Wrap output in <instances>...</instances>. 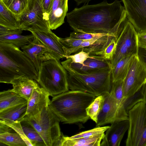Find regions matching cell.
<instances>
[{
	"mask_svg": "<svg viewBox=\"0 0 146 146\" xmlns=\"http://www.w3.org/2000/svg\"><path fill=\"white\" fill-rule=\"evenodd\" d=\"M121 2L115 0L108 3L105 0L95 4H84L67 13V22L74 31L117 35L127 18Z\"/></svg>",
	"mask_w": 146,
	"mask_h": 146,
	"instance_id": "cell-1",
	"label": "cell"
},
{
	"mask_svg": "<svg viewBox=\"0 0 146 146\" xmlns=\"http://www.w3.org/2000/svg\"><path fill=\"white\" fill-rule=\"evenodd\" d=\"M96 97L84 92L68 90L52 96L48 107L64 123H84L90 118L86 109Z\"/></svg>",
	"mask_w": 146,
	"mask_h": 146,
	"instance_id": "cell-2",
	"label": "cell"
},
{
	"mask_svg": "<svg viewBox=\"0 0 146 146\" xmlns=\"http://www.w3.org/2000/svg\"><path fill=\"white\" fill-rule=\"evenodd\" d=\"M38 73L31 60L19 48L0 43V82L10 84L13 80L25 77L37 81Z\"/></svg>",
	"mask_w": 146,
	"mask_h": 146,
	"instance_id": "cell-3",
	"label": "cell"
},
{
	"mask_svg": "<svg viewBox=\"0 0 146 146\" xmlns=\"http://www.w3.org/2000/svg\"><path fill=\"white\" fill-rule=\"evenodd\" d=\"M62 66L67 72L69 88L71 90L84 92L96 97L110 92L112 85V68L82 74L67 65Z\"/></svg>",
	"mask_w": 146,
	"mask_h": 146,
	"instance_id": "cell-4",
	"label": "cell"
},
{
	"mask_svg": "<svg viewBox=\"0 0 146 146\" xmlns=\"http://www.w3.org/2000/svg\"><path fill=\"white\" fill-rule=\"evenodd\" d=\"M38 73L37 82L50 96H53L68 91L67 72L56 59L42 62Z\"/></svg>",
	"mask_w": 146,
	"mask_h": 146,
	"instance_id": "cell-5",
	"label": "cell"
},
{
	"mask_svg": "<svg viewBox=\"0 0 146 146\" xmlns=\"http://www.w3.org/2000/svg\"><path fill=\"white\" fill-rule=\"evenodd\" d=\"M22 121L30 124L36 130L46 146H56L61 136L60 120L48 106L34 117L25 116Z\"/></svg>",
	"mask_w": 146,
	"mask_h": 146,
	"instance_id": "cell-6",
	"label": "cell"
},
{
	"mask_svg": "<svg viewBox=\"0 0 146 146\" xmlns=\"http://www.w3.org/2000/svg\"><path fill=\"white\" fill-rule=\"evenodd\" d=\"M127 146H146V103L141 101L128 112Z\"/></svg>",
	"mask_w": 146,
	"mask_h": 146,
	"instance_id": "cell-7",
	"label": "cell"
},
{
	"mask_svg": "<svg viewBox=\"0 0 146 146\" xmlns=\"http://www.w3.org/2000/svg\"><path fill=\"white\" fill-rule=\"evenodd\" d=\"M19 29L22 31L51 32L42 0H29L26 9L19 17Z\"/></svg>",
	"mask_w": 146,
	"mask_h": 146,
	"instance_id": "cell-8",
	"label": "cell"
},
{
	"mask_svg": "<svg viewBox=\"0 0 146 146\" xmlns=\"http://www.w3.org/2000/svg\"><path fill=\"white\" fill-rule=\"evenodd\" d=\"M116 50L110 62L112 68L122 58L138 55V33L132 24L126 20L116 38Z\"/></svg>",
	"mask_w": 146,
	"mask_h": 146,
	"instance_id": "cell-9",
	"label": "cell"
},
{
	"mask_svg": "<svg viewBox=\"0 0 146 146\" xmlns=\"http://www.w3.org/2000/svg\"><path fill=\"white\" fill-rule=\"evenodd\" d=\"M146 82V68L138 55L135 56L123 80L124 99L136 93Z\"/></svg>",
	"mask_w": 146,
	"mask_h": 146,
	"instance_id": "cell-10",
	"label": "cell"
},
{
	"mask_svg": "<svg viewBox=\"0 0 146 146\" xmlns=\"http://www.w3.org/2000/svg\"><path fill=\"white\" fill-rule=\"evenodd\" d=\"M103 96L104 101L98 116L97 126L128 119V114L125 111L123 104L116 100L110 92Z\"/></svg>",
	"mask_w": 146,
	"mask_h": 146,
	"instance_id": "cell-11",
	"label": "cell"
},
{
	"mask_svg": "<svg viewBox=\"0 0 146 146\" xmlns=\"http://www.w3.org/2000/svg\"><path fill=\"white\" fill-rule=\"evenodd\" d=\"M127 18L138 33L146 32V0H121Z\"/></svg>",
	"mask_w": 146,
	"mask_h": 146,
	"instance_id": "cell-12",
	"label": "cell"
},
{
	"mask_svg": "<svg viewBox=\"0 0 146 146\" xmlns=\"http://www.w3.org/2000/svg\"><path fill=\"white\" fill-rule=\"evenodd\" d=\"M61 64L67 65L74 71L82 74H90L105 69L112 68L110 61L98 56H92L82 64L73 62L70 58L62 62Z\"/></svg>",
	"mask_w": 146,
	"mask_h": 146,
	"instance_id": "cell-13",
	"label": "cell"
},
{
	"mask_svg": "<svg viewBox=\"0 0 146 146\" xmlns=\"http://www.w3.org/2000/svg\"><path fill=\"white\" fill-rule=\"evenodd\" d=\"M21 49L33 63L37 72L42 62L55 58L47 48L35 36L29 44Z\"/></svg>",
	"mask_w": 146,
	"mask_h": 146,
	"instance_id": "cell-14",
	"label": "cell"
},
{
	"mask_svg": "<svg viewBox=\"0 0 146 146\" xmlns=\"http://www.w3.org/2000/svg\"><path fill=\"white\" fill-rule=\"evenodd\" d=\"M49 94L42 87L39 86L35 89L27 101L26 116L34 117L48 106L50 102Z\"/></svg>",
	"mask_w": 146,
	"mask_h": 146,
	"instance_id": "cell-15",
	"label": "cell"
},
{
	"mask_svg": "<svg viewBox=\"0 0 146 146\" xmlns=\"http://www.w3.org/2000/svg\"><path fill=\"white\" fill-rule=\"evenodd\" d=\"M129 126L128 119L115 121L107 130L100 146H119Z\"/></svg>",
	"mask_w": 146,
	"mask_h": 146,
	"instance_id": "cell-16",
	"label": "cell"
},
{
	"mask_svg": "<svg viewBox=\"0 0 146 146\" xmlns=\"http://www.w3.org/2000/svg\"><path fill=\"white\" fill-rule=\"evenodd\" d=\"M31 32L47 48L54 58L59 61L60 59L65 58L63 46L59 40V37L52 31Z\"/></svg>",
	"mask_w": 146,
	"mask_h": 146,
	"instance_id": "cell-17",
	"label": "cell"
},
{
	"mask_svg": "<svg viewBox=\"0 0 146 146\" xmlns=\"http://www.w3.org/2000/svg\"><path fill=\"white\" fill-rule=\"evenodd\" d=\"M68 0H54L48 16L51 30H55L64 22L68 11Z\"/></svg>",
	"mask_w": 146,
	"mask_h": 146,
	"instance_id": "cell-18",
	"label": "cell"
},
{
	"mask_svg": "<svg viewBox=\"0 0 146 146\" xmlns=\"http://www.w3.org/2000/svg\"><path fill=\"white\" fill-rule=\"evenodd\" d=\"M10 84L13 85L12 90L27 101L34 90L39 86L34 80L25 77L14 79Z\"/></svg>",
	"mask_w": 146,
	"mask_h": 146,
	"instance_id": "cell-19",
	"label": "cell"
},
{
	"mask_svg": "<svg viewBox=\"0 0 146 146\" xmlns=\"http://www.w3.org/2000/svg\"><path fill=\"white\" fill-rule=\"evenodd\" d=\"M104 133L88 137L70 139L62 133L56 146H100L104 137Z\"/></svg>",
	"mask_w": 146,
	"mask_h": 146,
	"instance_id": "cell-20",
	"label": "cell"
},
{
	"mask_svg": "<svg viewBox=\"0 0 146 146\" xmlns=\"http://www.w3.org/2000/svg\"><path fill=\"white\" fill-rule=\"evenodd\" d=\"M23 31L18 29L15 32L0 35V43L13 44L19 48L28 44L33 40L34 36L32 34L22 35Z\"/></svg>",
	"mask_w": 146,
	"mask_h": 146,
	"instance_id": "cell-21",
	"label": "cell"
},
{
	"mask_svg": "<svg viewBox=\"0 0 146 146\" xmlns=\"http://www.w3.org/2000/svg\"><path fill=\"white\" fill-rule=\"evenodd\" d=\"M27 102L0 112V120L21 122L26 115Z\"/></svg>",
	"mask_w": 146,
	"mask_h": 146,
	"instance_id": "cell-22",
	"label": "cell"
},
{
	"mask_svg": "<svg viewBox=\"0 0 146 146\" xmlns=\"http://www.w3.org/2000/svg\"><path fill=\"white\" fill-rule=\"evenodd\" d=\"M27 101L12 89L0 92V112L10 107L26 103Z\"/></svg>",
	"mask_w": 146,
	"mask_h": 146,
	"instance_id": "cell-23",
	"label": "cell"
},
{
	"mask_svg": "<svg viewBox=\"0 0 146 146\" xmlns=\"http://www.w3.org/2000/svg\"><path fill=\"white\" fill-rule=\"evenodd\" d=\"M135 56H129L122 58L112 68V83L119 80H123L128 72Z\"/></svg>",
	"mask_w": 146,
	"mask_h": 146,
	"instance_id": "cell-24",
	"label": "cell"
},
{
	"mask_svg": "<svg viewBox=\"0 0 146 146\" xmlns=\"http://www.w3.org/2000/svg\"><path fill=\"white\" fill-rule=\"evenodd\" d=\"M117 35L110 33L98 38L90 46L80 49L78 52L83 50L89 54L91 56H99L106 47L114 38L117 37Z\"/></svg>",
	"mask_w": 146,
	"mask_h": 146,
	"instance_id": "cell-25",
	"label": "cell"
},
{
	"mask_svg": "<svg viewBox=\"0 0 146 146\" xmlns=\"http://www.w3.org/2000/svg\"><path fill=\"white\" fill-rule=\"evenodd\" d=\"M19 17L9 10L0 0V25L13 29H19Z\"/></svg>",
	"mask_w": 146,
	"mask_h": 146,
	"instance_id": "cell-26",
	"label": "cell"
},
{
	"mask_svg": "<svg viewBox=\"0 0 146 146\" xmlns=\"http://www.w3.org/2000/svg\"><path fill=\"white\" fill-rule=\"evenodd\" d=\"M21 123L25 135L33 146H46L40 135L32 126L23 121Z\"/></svg>",
	"mask_w": 146,
	"mask_h": 146,
	"instance_id": "cell-27",
	"label": "cell"
},
{
	"mask_svg": "<svg viewBox=\"0 0 146 146\" xmlns=\"http://www.w3.org/2000/svg\"><path fill=\"white\" fill-rule=\"evenodd\" d=\"M5 5L19 17L27 9L29 0H0Z\"/></svg>",
	"mask_w": 146,
	"mask_h": 146,
	"instance_id": "cell-28",
	"label": "cell"
},
{
	"mask_svg": "<svg viewBox=\"0 0 146 146\" xmlns=\"http://www.w3.org/2000/svg\"><path fill=\"white\" fill-rule=\"evenodd\" d=\"M0 142L9 146H26L27 145L17 133L7 132L0 134Z\"/></svg>",
	"mask_w": 146,
	"mask_h": 146,
	"instance_id": "cell-29",
	"label": "cell"
},
{
	"mask_svg": "<svg viewBox=\"0 0 146 146\" xmlns=\"http://www.w3.org/2000/svg\"><path fill=\"white\" fill-rule=\"evenodd\" d=\"M104 100L103 95L96 96L86 109L88 115L96 123Z\"/></svg>",
	"mask_w": 146,
	"mask_h": 146,
	"instance_id": "cell-30",
	"label": "cell"
},
{
	"mask_svg": "<svg viewBox=\"0 0 146 146\" xmlns=\"http://www.w3.org/2000/svg\"><path fill=\"white\" fill-rule=\"evenodd\" d=\"M143 86L133 95L124 99L122 104L125 111L128 114L129 110L135 105L141 101H143Z\"/></svg>",
	"mask_w": 146,
	"mask_h": 146,
	"instance_id": "cell-31",
	"label": "cell"
},
{
	"mask_svg": "<svg viewBox=\"0 0 146 146\" xmlns=\"http://www.w3.org/2000/svg\"><path fill=\"white\" fill-rule=\"evenodd\" d=\"M3 123L12 128L16 133L18 134L26 143L27 146H33L29 139L25 135L22 128L20 122L10 120H0Z\"/></svg>",
	"mask_w": 146,
	"mask_h": 146,
	"instance_id": "cell-32",
	"label": "cell"
},
{
	"mask_svg": "<svg viewBox=\"0 0 146 146\" xmlns=\"http://www.w3.org/2000/svg\"><path fill=\"white\" fill-rule=\"evenodd\" d=\"M110 127V126H98L91 129L83 131L71 137H68L71 139L90 137L104 133Z\"/></svg>",
	"mask_w": 146,
	"mask_h": 146,
	"instance_id": "cell-33",
	"label": "cell"
},
{
	"mask_svg": "<svg viewBox=\"0 0 146 146\" xmlns=\"http://www.w3.org/2000/svg\"><path fill=\"white\" fill-rule=\"evenodd\" d=\"M123 80H119L112 83L110 92L116 100L122 104L124 99L123 92Z\"/></svg>",
	"mask_w": 146,
	"mask_h": 146,
	"instance_id": "cell-34",
	"label": "cell"
},
{
	"mask_svg": "<svg viewBox=\"0 0 146 146\" xmlns=\"http://www.w3.org/2000/svg\"><path fill=\"white\" fill-rule=\"evenodd\" d=\"M117 37L113 39L101 53L99 56L111 61L112 60L116 50Z\"/></svg>",
	"mask_w": 146,
	"mask_h": 146,
	"instance_id": "cell-35",
	"label": "cell"
},
{
	"mask_svg": "<svg viewBox=\"0 0 146 146\" xmlns=\"http://www.w3.org/2000/svg\"><path fill=\"white\" fill-rule=\"evenodd\" d=\"M108 33H93L73 31L71 32L69 37L71 38L82 40H88L96 37H102L107 35Z\"/></svg>",
	"mask_w": 146,
	"mask_h": 146,
	"instance_id": "cell-36",
	"label": "cell"
},
{
	"mask_svg": "<svg viewBox=\"0 0 146 146\" xmlns=\"http://www.w3.org/2000/svg\"><path fill=\"white\" fill-rule=\"evenodd\" d=\"M92 56L87 53L83 50L73 55H70L66 57L67 59L70 58L71 61L74 63L82 64L88 58H91Z\"/></svg>",
	"mask_w": 146,
	"mask_h": 146,
	"instance_id": "cell-37",
	"label": "cell"
},
{
	"mask_svg": "<svg viewBox=\"0 0 146 146\" xmlns=\"http://www.w3.org/2000/svg\"><path fill=\"white\" fill-rule=\"evenodd\" d=\"M59 38L63 47L66 48L78 47L80 46L84 40L71 38L69 37L64 38L59 37Z\"/></svg>",
	"mask_w": 146,
	"mask_h": 146,
	"instance_id": "cell-38",
	"label": "cell"
},
{
	"mask_svg": "<svg viewBox=\"0 0 146 146\" xmlns=\"http://www.w3.org/2000/svg\"><path fill=\"white\" fill-rule=\"evenodd\" d=\"M139 47L146 49V32L138 33Z\"/></svg>",
	"mask_w": 146,
	"mask_h": 146,
	"instance_id": "cell-39",
	"label": "cell"
},
{
	"mask_svg": "<svg viewBox=\"0 0 146 146\" xmlns=\"http://www.w3.org/2000/svg\"><path fill=\"white\" fill-rule=\"evenodd\" d=\"M54 0H42L44 11L48 19V16Z\"/></svg>",
	"mask_w": 146,
	"mask_h": 146,
	"instance_id": "cell-40",
	"label": "cell"
},
{
	"mask_svg": "<svg viewBox=\"0 0 146 146\" xmlns=\"http://www.w3.org/2000/svg\"><path fill=\"white\" fill-rule=\"evenodd\" d=\"M138 55L146 68V49L139 47Z\"/></svg>",
	"mask_w": 146,
	"mask_h": 146,
	"instance_id": "cell-41",
	"label": "cell"
},
{
	"mask_svg": "<svg viewBox=\"0 0 146 146\" xmlns=\"http://www.w3.org/2000/svg\"><path fill=\"white\" fill-rule=\"evenodd\" d=\"M14 130L8 125L0 122V134L7 133L13 132Z\"/></svg>",
	"mask_w": 146,
	"mask_h": 146,
	"instance_id": "cell-42",
	"label": "cell"
},
{
	"mask_svg": "<svg viewBox=\"0 0 146 146\" xmlns=\"http://www.w3.org/2000/svg\"><path fill=\"white\" fill-rule=\"evenodd\" d=\"M76 3L77 5L84 4H85L87 3H88L91 0H73Z\"/></svg>",
	"mask_w": 146,
	"mask_h": 146,
	"instance_id": "cell-43",
	"label": "cell"
},
{
	"mask_svg": "<svg viewBox=\"0 0 146 146\" xmlns=\"http://www.w3.org/2000/svg\"><path fill=\"white\" fill-rule=\"evenodd\" d=\"M143 101L146 103V82L143 85Z\"/></svg>",
	"mask_w": 146,
	"mask_h": 146,
	"instance_id": "cell-44",
	"label": "cell"
}]
</instances>
